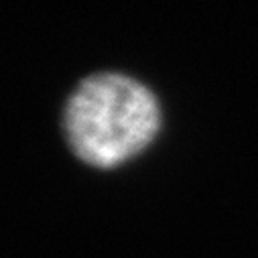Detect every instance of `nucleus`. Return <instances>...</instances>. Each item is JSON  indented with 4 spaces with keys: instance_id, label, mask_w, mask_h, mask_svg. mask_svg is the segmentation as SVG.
<instances>
[{
    "instance_id": "1",
    "label": "nucleus",
    "mask_w": 258,
    "mask_h": 258,
    "mask_svg": "<svg viewBox=\"0 0 258 258\" xmlns=\"http://www.w3.org/2000/svg\"><path fill=\"white\" fill-rule=\"evenodd\" d=\"M161 124L155 96L137 80L96 74L84 80L63 114L68 143L78 159L110 169L139 155Z\"/></svg>"
}]
</instances>
